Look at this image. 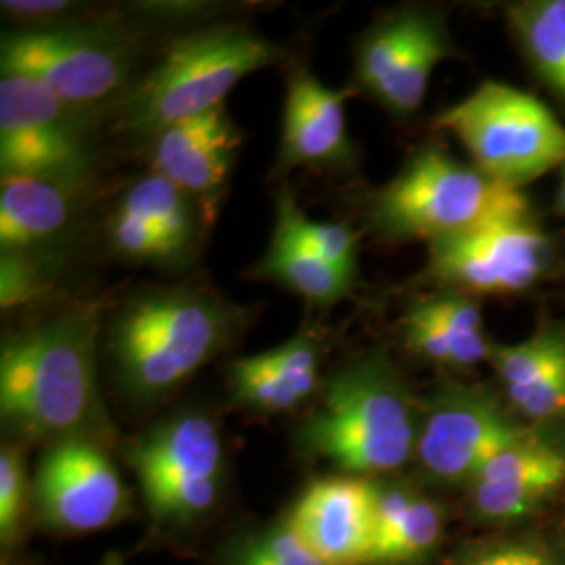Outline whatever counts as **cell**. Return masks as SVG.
<instances>
[{"instance_id":"cell-1","label":"cell","mask_w":565,"mask_h":565,"mask_svg":"<svg viewBox=\"0 0 565 565\" xmlns=\"http://www.w3.org/2000/svg\"><path fill=\"white\" fill-rule=\"evenodd\" d=\"M93 315H65L2 345L0 413L30 438L86 436L102 415Z\"/></svg>"},{"instance_id":"cell-2","label":"cell","mask_w":565,"mask_h":565,"mask_svg":"<svg viewBox=\"0 0 565 565\" xmlns=\"http://www.w3.org/2000/svg\"><path fill=\"white\" fill-rule=\"evenodd\" d=\"M422 422L398 373L382 354L338 371L300 429V445L348 473L401 469L417 450Z\"/></svg>"},{"instance_id":"cell-3","label":"cell","mask_w":565,"mask_h":565,"mask_svg":"<svg viewBox=\"0 0 565 565\" xmlns=\"http://www.w3.org/2000/svg\"><path fill=\"white\" fill-rule=\"evenodd\" d=\"M233 329V312L202 294L174 289L137 298L111 331L124 390L139 401L162 398L212 361Z\"/></svg>"},{"instance_id":"cell-4","label":"cell","mask_w":565,"mask_h":565,"mask_svg":"<svg viewBox=\"0 0 565 565\" xmlns=\"http://www.w3.org/2000/svg\"><path fill=\"white\" fill-rule=\"evenodd\" d=\"M520 189L492 181L440 147H424L369 207L371 226L392 242L434 243L484 224L527 216Z\"/></svg>"},{"instance_id":"cell-5","label":"cell","mask_w":565,"mask_h":565,"mask_svg":"<svg viewBox=\"0 0 565 565\" xmlns=\"http://www.w3.org/2000/svg\"><path fill=\"white\" fill-rule=\"evenodd\" d=\"M279 44L239 25L195 32L174 42L135 90L124 128L160 135L163 128L224 105L245 76L281 60Z\"/></svg>"},{"instance_id":"cell-6","label":"cell","mask_w":565,"mask_h":565,"mask_svg":"<svg viewBox=\"0 0 565 565\" xmlns=\"http://www.w3.org/2000/svg\"><path fill=\"white\" fill-rule=\"evenodd\" d=\"M436 126L463 142L473 166L513 189L565 166V126L545 103L501 82L446 107Z\"/></svg>"},{"instance_id":"cell-7","label":"cell","mask_w":565,"mask_h":565,"mask_svg":"<svg viewBox=\"0 0 565 565\" xmlns=\"http://www.w3.org/2000/svg\"><path fill=\"white\" fill-rule=\"evenodd\" d=\"M145 503L158 524H193L216 505L223 440L203 415H181L145 431L128 450Z\"/></svg>"},{"instance_id":"cell-8","label":"cell","mask_w":565,"mask_h":565,"mask_svg":"<svg viewBox=\"0 0 565 565\" xmlns=\"http://www.w3.org/2000/svg\"><path fill=\"white\" fill-rule=\"evenodd\" d=\"M39 82L0 78V172L74 184L88 172L90 153L74 118Z\"/></svg>"},{"instance_id":"cell-9","label":"cell","mask_w":565,"mask_h":565,"mask_svg":"<svg viewBox=\"0 0 565 565\" xmlns=\"http://www.w3.org/2000/svg\"><path fill=\"white\" fill-rule=\"evenodd\" d=\"M553 245L530 216L429 243L427 277L467 294H518L541 281Z\"/></svg>"},{"instance_id":"cell-10","label":"cell","mask_w":565,"mask_h":565,"mask_svg":"<svg viewBox=\"0 0 565 565\" xmlns=\"http://www.w3.org/2000/svg\"><path fill=\"white\" fill-rule=\"evenodd\" d=\"M2 74L23 76L76 107L103 102L126 78V51L97 30L42 28L4 36Z\"/></svg>"},{"instance_id":"cell-11","label":"cell","mask_w":565,"mask_h":565,"mask_svg":"<svg viewBox=\"0 0 565 565\" xmlns=\"http://www.w3.org/2000/svg\"><path fill=\"white\" fill-rule=\"evenodd\" d=\"M532 434L484 390L448 387L422 422L415 455L427 476L469 484L494 455Z\"/></svg>"},{"instance_id":"cell-12","label":"cell","mask_w":565,"mask_h":565,"mask_svg":"<svg viewBox=\"0 0 565 565\" xmlns=\"http://www.w3.org/2000/svg\"><path fill=\"white\" fill-rule=\"evenodd\" d=\"M32 501L46 527L88 534L121 520L128 494L102 446L90 436H72L44 450L32 482Z\"/></svg>"},{"instance_id":"cell-13","label":"cell","mask_w":565,"mask_h":565,"mask_svg":"<svg viewBox=\"0 0 565 565\" xmlns=\"http://www.w3.org/2000/svg\"><path fill=\"white\" fill-rule=\"evenodd\" d=\"M450 53L443 21L424 11H403L364 36L356 76L398 116L422 107L431 74Z\"/></svg>"},{"instance_id":"cell-14","label":"cell","mask_w":565,"mask_h":565,"mask_svg":"<svg viewBox=\"0 0 565 565\" xmlns=\"http://www.w3.org/2000/svg\"><path fill=\"white\" fill-rule=\"evenodd\" d=\"M375 484L338 476L308 486L287 522L324 565H366Z\"/></svg>"},{"instance_id":"cell-15","label":"cell","mask_w":565,"mask_h":565,"mask_svg":"<svg viewBox=\"0 0 565 565\" xmlns=\"http://www.w3.org/2000/svg\"><path fill=\"white\" fill-rule=\"evenodd\" d=\"M469 484L480 520H522L565 484V450L532 434L494 455Z\"/></svg>"},{"instance_id":"cell-16","label":"cell","mask_w":565,"mask_h":565,"mask_svg":"<svg viewBox=\"0 0 565 565\" xmlns=\"http://www.w3.org/2000/svg\"><path fill=\"white\" fill-rule=\"evenodd\" d=\"M156 174L210 207L223 191L242 137L224 105L156 135Z\"/></svg>"},{"instance_id":"cell-17","label":"cell","mask_w":565,"mask_h":565,"mask_svg":"<svg viewBox=\"0 0 565 565\" xmlns=\"http://www.w3.org/2000/svg\"><path fill=\"white\" fill-rule=\"evenodd\" d=\"M321 348L310 335H296L279 348L245 356L228 369L235 401L263 413L300 406L319 387Z\"/></svg>"},{"instance_id":"cell-18","label":"cell","mask_w":565,"mask_h":565,"mask_svg":"<svg viewBox=\"0 0 565 565\" xmlns=\"http://www.w3.org/2000/svg\"><path fill=\"white\" fill-rule=\"evenodd\" d=\"M345 93L327 88L308 72L289 78L282 120L281 162L321 166L348 153Z\"/></svg>"},{"instance_id":"cell-19","label":"cell","mask_w":565,"mask_h":565,"mask_svg":"<svg viewBox=\"0 0 565 565\" xmlns=\"http://www.w3.org/2000/svg\"><path fill=\"white\" fill-rule=\"evenodd\" d=\"M406 343L431 363L467 369L492 359L482 308L465 294H445L408 308Z\"/></svg>"},{"instance_id":"cell-20","label":"cell","mask_w":565,"mask_h":565,"mask_svg":"<svg viewBox=\"0 0 565 565\" xmlns=\"http://www.w3.org/2000/svg\"><path fill=\"white\" fill-rule=\"evenodd\" d=\"M74 184L46 179H0V247L23 256L57 242L74 216Z\"/></svg>"},{"instance_id":"cell-21","label":"cell","mask_w":565,"mask_h":565,"mask_svg":"<svg viewBox=\"0 0 565 565\" xmlns=\"http://www.w3.org/2000/svg\"><path fill=\"white\" fill-rule=\"evenodd\" d=\"M507 18L532 70L565 102V0L515 2Z\"/></svg>"},{"instance_id":"cell-22","label":"cell","mask_w":565,"mask_h":565,"mask_svg":"<svg viewBox=\"0 0 565 565\" xmlns=\"http://www.w3.org/2000/svg\"><path fill=\"white\" fill-rule=\"evenodd\" d=\"M260 273L287 285L303 300L319 306L340 302L354 279L306 247L291 231L277 223L275 239L264 258Z\"/></svg>"},{"instance_id":"cell-23","label":"cell","mask_w":565,"mask_h":565,"mask_svg":"<svg viewBox=\"0 0 565 565\" xmlns=\"http://www.w3.org/2000/svg\"><path fill=\"white\" fill-rule=\"evenodd\" d=\"M189 200L191 198L174 182L160 174H151L124 195L120 207L149 224L162 237L172 256L179 258L193 243L195 231Z\"/></svg>"},{"instance_id":"cell-24","label":"cell","mask_w":565,"mask_h":565,"mask_svg":"<svg viewBox=\"0 0 565 565\" xmlns=\"http://www.w3.org/2000/svg\"><path fill=\"white\" fill-rule=\"evenodd\" d=\"M494 364L507 396L520 394L545 382L565 366V327L546 323L524 342L494 345Z\"/></svg>"},{"instance_id":"cell-25","label":"cell","mask_w":565,"mask_h":565,"mask_svg":"<svg viewBox=\"0 0 565 565\" xmlns=\"http://www.w3.org/2000/svg\"><path fill=\"white\" fill-rule=\"evenodd\" d=\"M443 532V509L417 494L403 515L373 539L366 565L415 564L438 546Z\"/></svg>"},{"instance_id":"cell-26","label":"cell","mask_w":565,"mask_h":565,"mask_svg":"<svg viewBox=\"0 0 565 565\" xmlns=\"http://www.w3.org/2000/svg\"><path fill=\"white\" fill-rule=\"evenodd\" d=\"M279 224L291 231L300 242L333 264L343 275L354 279L356 275V233L342 223H323L303 216L302 210L291 198L279 202Z\"/></svg>"},{"instance_id":"cell-27","label":"cell","mask_w":565,"mask_h":565,"mask_svg":"<svg viewBox=\"0 0 565 565\" xmlns=\"http://www.w3.org/2000/svg\"><path fill=\"white\" fill-rule=\"evenodd\" d=\"M224 565H324L287 520L247 534L228 548Z\"/></svg>"},{"instance_id":"cell-28","label":"cell","mask_w":565,"mask_h":565,"mask_svg":"<svg viewBox=\"0 0 565 565\" xmlns=\"http://www.w3.org/2000/svg\"><path fill=\"white\" fill-rule=\"evenodd\" d=\"M30 494L23 455L15 446H4L0 452V536L4 545L20 534Z\"/></svg>"},{"instance_id":"cell-29","label":"cell","mask_w":565,"mask_h":565,"mask_svg":"<svg viewBox=\"0 0 565 565\" xmlns=\"http://www.w3.org/2000/svg\"><path fill=\"white\" fill-rule=\"evenodd\" d=\"M111 242L121 256L130 260L162 263V260L174 258L162 237L149 224L142 223L139 216H135L124 207H118V214L111 224Z\"/></svg>"},{"instance_id":"cell-30","label":"cell","mask_w":565,"mask_h":565,"mask_svg":"<svg viewBox=\"0 0 565 565\" xmlns=\"http://www.w3.org/2000/svg\"><path fill=\"white\" fill-rule=\"evenodd\" d=\"M511 406L530 422H551L565 417V366L530 390L507 396Z\"/></svg>"},{"instance_id":"cell-31","label":"cell","mask_w":565,"mask_h":565,"mask_svg":"<svg viewBox=\"0 0 565 565\" xmlns=\"http://www.w3.org/2000/svg\"><path fill=\"white\" fill-rule=\"evenodd\" d=\"M39 277L34 268L18 254H2L0 264V302L2 308H13L36 296Z\"/></svg>"},{"instance_id":"cell-32","label":"cell","mask_w":565,"mask_h":565,"mask_svg":"<svg viewBox=\"0 0 565 565\" xmlns=\"http://www.w3.org/2000/svg\"><path fill=\"white\" fill-rule=\"evenodd\" d=\"M463 565H555L543 548L527 543H507V545L490 546Z\"/></svg>"},{"instance_id":"cell-33","label":"cell","mask_w":565,"mask_h":565,"mask_svg":"<svg viewBox=\"0 0 565 565\" xmlns=\"http://www.w3.org/2000/svg\"><path fill=\"white\" fill-rule=\"evenodd\" d=\"M67 2H4V9L13 15H28V18H46V15H60L61 11H67Z\"/></svg>"},{"instance_id":"cell-34","label":"cell","mask_w":565,"mask_h":565,"mask_svg":"<svg viewBox=\"0 0 565 565\" xmlns=\"http://www.w3.org/2000/svg\"><path fill=\"white\" fill-rule=\"evenodd\" d=\"M557 207L565 214V166L562 168V179H559V189H557Z\"/></svg>"},{"instance_id":"cell-35","label":"cell","mask_w":565,"mask_h":565,"mask_svg":"<svg viewBox=\"0 0 565 565\" xmlns=\"http://www.w3.org/2000/svg\"><path fill=\"white\" fill-rule=\"evenodd\" d=\"M102 565H124V562H121L118 555H114V553H111V555H107V557H105V562H103Z\"/></svg>"}]
</instances>
